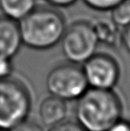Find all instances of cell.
Returning <instances> with one entry per match:
<instances>
[{
	"label": "cell",
	"instance_id": "1",
	"mask_svg": "<svg viewBox=\"0 0 130 131\" xmlns=\"http://www.w3.org/2000/svg\"><path fill=\"white\" fill-rule=\"evenodd\" d=\"M123 102L114 90L88 88L77 100L76 121L85 131H106L122 119Z\"/></svg>",
	"mask_w": 130,
	"mask_h": 131
},
{
	"label": "cell",
	"instance_id": "2",
	"mask_svg": "<svg viewBox=\"0 0 130 131\" xmlns=\"http://www.w3.org/2000/svg\"><path fill=\"white\" fill-rule=\"evenodd\" d=\"M18 24L22 44L39 51L57 46L67 26L64 15L51 6H36Z\"/></svg>",
	"mask_w": 130,
	"mask_h": 131
},
{
	"label": "cell",
	"instance_id": "3",
	"mask_svg": "<svg viewBox=\"0 0 130 131\" xmlns=\"http://www.w3.org/2000/svg\"><path fill=\"white\" fill-rule=\"evenodd\" d=\"M32 99L21 80L8 78L0 80V130L10 131L28 119Z\"/></svg>",
	"mask_w": 130,
	"mask_h": 131
},
{
	"label": "cell",
	"instance_id": "4",
	"mask_svg": "<svg viewBox=\"0 0 130 131\" xmlns=\"http://www.w3.org/2000/svg\"><path fill=\"white\" fill-rule=\"evenodd\" d=\"M61 51L67 61L81 65L97 52V39L92 22L80 19L66 26L60 40Z\"/></svg>",
	"mask_w": 130,
	"mask_h": 131
},
{
	"label": "cell",
	"instance_id": "5",
	"mask_svg": "<svg viewBox=\"0 0 130 131\" xmlns=\"http://www.w3.org/2000/svg\"><path fill=\"white\" fill-rule=\"evenodd\" d=\"M45 83L49 95L65 102L79 100L89 88L81 65L69 61L55 66Z\"/></svg>",
	"mask_w": 130,
	"mask_h": 131
},
{
	"label": "cell",
	"instance_id": "6",
	"mask_svg": "<svg viewBox=\"0 0 130 131\" xmlns=\"http://www.w3.org/2000/svg\"><path fill=\"white\" fill-rule=\"evenodd\" d=\"M89 88L113 90L119 82L121 69L114 57L96 52L81 64Z\"/></svg>",
	"mask_w": 130,
	"mask_h": 131
},
{
	"label": "cell",
	"instance_id": "7",
	"mask_svg": "<svg viewBox=\"0 0 130 131\" xmlns=\"http://www.w3.org/2000/svg\"><path fill=\"white\" fill-rule=\"evenodd\" d=\"M23 46L17 21L0 15V56L14 58Z\"/></svg>",
	"mask_w": 130,
	"mask_h": 131
},
{
	"label": "cell",
	"instance_id": "8",
	"mask_svg": "<svg viewBox=\"0 0 130 131\" xmlns=\"http://www.w3.org/2000/svg\"><path fill=\"white\" fill-rule=\"evenodd\" d=\"M67 102L51 96L44 98L39 103L38 117L41 124L46 127H53L67 120Z\"/></svg>",
	"mask_w": 130,
	"mask_h": 131
},
{
	"label": "cell",
	"instance_id": "9",
	"mask_svg": "<svg viewBox=\"0 0 130 131\" xmlns=\"http://www.w3.org/2000/svg\"><path fill=\"white\" fill-rule=\"evenodd\" d=\"M99 43L108 47H116L121 41L120 27L116 25L111 18H100L92 22Z\"/></svg>",
	"mask_w": 130,
	"mask_h": 131
},
{
	"label": "cell",
	"instance_id": "10",
	"mask_svg": "<svg viewBox=\"0 0 130 131\" xmlns=\"http://www.w3.org/2000/svg\"><path fill=\"white\" fill-rule=\"evenodd\" d=\"M37 6L36 0H0L1 15L19 22Z\"/></svg>",
	"mask_w": 130,
	"mask_h": 131
},
{
	"label": "cell",
	"instance_id": "11",
	"mask_svg": "<svg viewBox=\"0 0 130 131\" xmlns=\"http://www.w3.org/2000/svg\"><path fill=\"white\" fill-rule=\"evenodd\" d=\"M110 18L120 28L130 24V0H123L111 10Z\"/></svg>",
	"mask_w": 130,
	"mask_h": 131
},
{
	"label": "cell",
	"instance_id": "12",
	"mask_svg": "<svg viewBox=\"0 0 130 131\" xmlns=\"http://www.w3.org/2000/svg\"><path fill=\"white\" fill-rule=\"evenodd\" d=\"M88 8L99 12L111 11L123 0H82Z\"/></svg>",
	"mask_w": 130,
	"mask_h": 131
},
{
	"label": "cell",
	"instance_id": "13",
	"mask_svg": "<svg viewBox=\"0 0 130 131\" xmlns=\"http://www.w3.org/2000/svg\"><path fill=\"white\" fill-rule=\"evenodd\" d=\"M14 69L13 58L0 56V80L13 77Z\"/></svg>",
	"mask_w": 130,
	"mask_h": 131
},
{
	"label": "cell",
	"instance_id": "14",
	"mask_svg": "<svg viewBox=\"0 0 130 131\" xmlns=\"http://www.w3.org/2000/svg\"><path fill=\"white\" fill-rule=\"evenodd\" d=\"M49 131H85L77 121L65 120L60 124L51 127Z\"/></svg>",
	"mask_w": 130,
	"mask_h": 131
},
{
	"label": "cell",
	"instance_id": "15",
	"mask_svg": "<svg viewBox=\"0 0 130 131\" xmlns=\"http://www.w3.org/2000/svg\"><path fill=\"white\" fill-rule=\"evenodd\" d=\"M10 131H45L43 126L40 124H37L34 121L27 120L24 121L23 123L19 124L14 127Z\"/></svg>",
	"mask_w": 130,
	"mask_h": 131
},
{
	"label": "cell",
	"instance_id": "16",
	"mask_svg": "<svg viewBox=\"0 0 130 131\" xmlns=\"http://www.w3.org/2000/svg\"><path fill=\"white\" fill-rule=\"evenodd\" d=\"M46 3H48L51 7L56 9L60 8H69L77 3L79 0H44Z\"/></svg>",
	"mask_w": 130,
	"mask_h": 131
},
{
	"label": "cell",
	"instance_id": "17",
	"mask_svg": "<svg viewBox=\"0 0 130 131\" xmlns=\"http://www.w3.org/2000/svg\"><path fill=\"white\" fill-rule=\"evenodd\" d=\"M106 131H130V122L121 119Z\"/></svg>",
	"mask_w": 130,
	"mask_h": 131
},
{
	"label": "cell",
	"instance_id": "18",
	"mask_svg": "<svg viewBox=\"0 0 130 131\" xmlns=\"http://www.w3.org/2000/svg\"><path fill=\"white\" fill-rule=\"evenodd\" d=\"M121 42L130 54V24L123 28V31L121 35Z\"/></svg>",
	"mask_w": 130,
	"mask_h": 131
},
{
	"label": "cell",
	"instance_id": "19",
	"mask_svg": "<svg viewBox=\"0 0 130 131\" xmlns=\"http://www.w3.org/2000/svg\"><path fill=\"white\" fill-rule=\"evenodd\" d=\"M0 131H3V130H0Z\"/></svg>",
	"mask_w": 130,
	"mask_h": 131
}]
</instances>
